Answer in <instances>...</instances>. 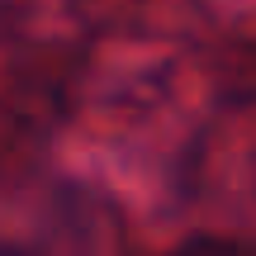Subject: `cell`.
<instances>
[{"label":"cell","mask_w":256,"mask_h":256,"mask_svg":"<svg viewBox=\"0 0 256 256\" xmlns=\"http://www.w3.org/2000/svg\"><path fill=\"white\" fill-rule=\"evenodd\" d=\"M176 256H247L242 247H232V242H214V238H194V242H185Z\"/></svg>","instance_id":"6da1fadb"}]
</instances>
